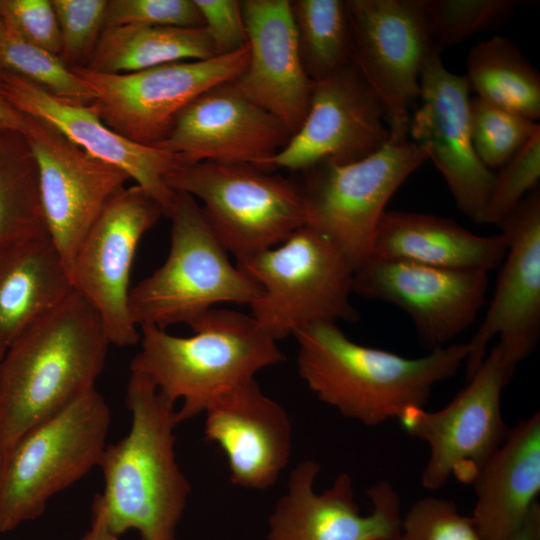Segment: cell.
<instances>
[{
    "mask_svg": "<svg viewBox=\"0 0 540 540\" xmlns=\"http://www.w3.org/2000/svg\"><path fill=\"white\" fill-rule=\"evenodd\" d=\"M110 340L73 291L22 332L0 360V461L35 425L95 388Z\"/></svg>",
    "mask_w": 540,
    "mask_h": 540,
    "instance_id": "6da1fadb",
    "label": "cell"
},
{
    "mask_svg": "<svg viewBox=\"0 0 540 540\" xmlns=\"http://www.w3.org/2000/svg\"><path fill=\"white\" fill-rule=\"evenodd\" d=\"M294 337L298 372L309 389L366 426L424 408L432 388L453 377L468 355L467 343H452L408 358L358 344L331 322L310 325Z\"/></svg>",
    "mask_w": 540,
    "mask_h": 540,
    "instance_id": "7a4b0ae2",
    "label": "cell"
},
{
    "mask_svg": "<svg viewBox=\"0 0 540 540\" xmlns=\"http://www.w3.org/2000/svg\"><path fill=\"white\" fill-rule=\"evenodd\" d=\"M125 401L131 426L102 454L104 490L94 501L119 537L134 529L142 540H177L190 484L176 458L175 404L138 373H131Z\"/></svg>",
    "mask_w": 540,
    "mask_h": 540,
    "instance_id": "3957f363",
    "label": "cell"
},
{
    "mask_svg": "<svg viewBox=\"0 0 540 540\" xmlns=\"http://www.w3.org/2000/svg\"><path fill=\"white\" fill-rule=\"evenodd\" d=\"M189 327L193 333L187 337L140 327L141 349L130 363L131 373L147 377L174 404L182 401L176 410L178 424L284 360L277 341L250 314L214 307Z\"/></svg>",
    "mask_w": 540,
    "mask_h": 540,
    "instance_id": "277c9868",
    "label": "cell"
},
{
    "mask_svg": "<svg viewBox=\"0 0 540 540\" xmlns=\"http://www.w3.org/2000/svg\"><path fill=\"white\" fill-rule=\"evenodd\" d=\"M166 216L168 256L130 290L129 311L137 327L189 326L217 304L250 306L259 297L261 288L231 263L192 196L175 191Z\"/></svg>",
    "mask_w": 540,
    "mask_h": 540,
    "instance_id": "5b68a950",
    "label": "cell"
},
{
    "mask_svg": "<svg viewBox=\"0 0 540 540\" xmlns=\"http://www.w3.org/2000/svg\"><path fill=\"white\" fill-rule=\"evenodd\" d=\"M110 408L93 388L27 431L0 469V532L37 519L48 501L98 467Z\"/></svg>",
    "mask_w": 540,
    "mask_h": 540,
    "instance_id": "8992f818",
    "label": "cell"
},
{
    "mask_svg": "<svg viewBox=\"0 0 540 540\" xmlns=\"http://www.w3.org/2000/svg\"><path fill=\"white\" fill-rule=\"evenodd\" d=\"M236 265L261 288L250 315L277 342L316 323L358 318L350 302L353 265L307 225Z\"/></svg>",
    "mask_w": 540,
    "mask_h": 540,
    "instance_id": "52a82bcc",
    "label": "cell"
},
{
    "mask_svg": "<svg viewBox=\"0 0 540 540\" xmlns=\"http://www.w3.org/2000/svg\"><path fill=\"white\" fill-rule=\"evenodd\" d=\"M164 181L200 202L211 230L236 261L280 244L307 223L301 187L251 165H179Z\"/></svg>",
    "mask_w": 540,
    "mask_h": 540,
    "instance_id": "ba28073f",
    "label": "cell"
},
{
    "mask_svg": "<svg viewBox=\"0 0 540 540\" xmlns=\"http://www.w3.org/2000/svg\"><path fill=\"white\" fill-rule=\"evenodd\" d=\"M417 143L391 136L378 151L349 163L321 162L301 187L306 225L331 240L356 270L369 257L377 225L401 184L425 161Z\"/></svg>",
    "mask_w": 540,
    "mask_h": 540,
    "instance_id": "9c48e42d",
    "label": "cell"
},
{
    "mask_svg": "<svg viewBox=\"0 0 540 540\" xmlns=\"http://www.w3.org/2000/svg\"><path fill=\"white\" fill-rule=\"evenodd\" d=\"M248 59L247 44L227 55L130 73H104L87 66L70 69L95 93L92 105L109 128L135 143L155 146L185 106L206 90L235 80Z\"/></svg>",
    "mask_w": 540,
    "mask_h": 540,
    "instance_id": "30bf717a",
    "label": "cell"
},
{
    "mask_svg": "<svg viewBox=\"0 0 540 540\" xmlns=\"http://www.w3.org/2000/svg\"><path fill=\"white\" fill-rule=\"evenodd\" d=\"M514 370L494 345L466 387L446 406L431 412L412 409L399 419L408 434L429 447L421 476L424 488L438 490L451 476L474 482L509 432L501 395Z\"/></svg>",
    "mask_w": 540,
    "mask_h": 540,
    "instance_id": "8fae6325",
    "label": "cell"
},
{
    "mask_svg": "<svg viewBox=\"0 0 540 540\" xmlns=\"http://www.w3.org/2000/svg\"><path fill=\"white\" fill-rule=\"evenodd\" d=\"M164 215L160 203L138 185L107 203L81 243L70 268L73 290L100 316L111 345L140 341L129 311L130 275L138 244Z\"/></svg>",
    "mask_w": 540,
    "mask_h": 540,
    "instance_id": "7c38bea8",
    "label": "cell"
},
{
    "mask_svg": "<svg viewBox=\"0 0 540 540\" xmlns=\"http://www.w3.org/2000/svg\"><path fill=\"white\" fill-rule=\"evenodd\" d=\"M351 62L379 99L391 136H408L409 109L433 48L421 0H346Z\"/></svg>",
    "mask_w": 540,
    "mask_h": 540,
    "instance_id": "4fadbf2b",
    "label": "cell"
},
{
    "mask_svg": "<svg viewBox=\"0 0 540 540\" xmlns=\"http://www.w3.org/2000/svg\"><path fill=\"white\" fill-rule=\"evenodd\" d=\"M23 133L35 157L47 232L70 274L74 257L107 203L130 179L43 120L24 115Z\"/></svg>",
    "mask_w": 540,
    "mask_h": 540,
    "instance_id": "5bb4252c",
    "label": "cell"
},
{
    "mask_svg": "<svg viewBox=\"0 0 540 540\" xmlns=\"http://www.w3.org/2000/svg\"><path fill=\"white\" fill-rule=\"evenodd\" d=\"M507 252L488 310L468 344L469 379L496 346L516 367L534 351L540 336V190L528 193L499 225Z\"/></svg>",
    "mask_w": 540,
    "mask_h": 540,
    "instance_id": "9a60e30c",
    "label": "cell"
},
{
    "mask_svg": "<svg viewBox=\"0 0 540 540\" xmlns=\"http://www.w3.org/2000/svg\"><path fill=\"white\" fill-rule=\"evenodd\" d=\"M470 91L466 76L449 71L432 48L421 70V103L410 116L408 134L443 176L462 213L481 223L495 173L472 144Z\"/></svg>",
    "mask_w": 540,
    "mask_h": 540,
    "instance_id": "2e32d148",
    "label": "cell"
},
{
    "mask_svg": "<svg viewBox=\"0 0 540 540\" xmlns=\"http://www.w3.org/2000/svg\"><path fill=\"white\" fill-rule=\"evenodd\" d=\"M291 136L280 119L228 81L185 106L166 138L154 147L173 153L180 165L210 161L269 170Z\"/></svg>",
    "mask_w": 540,
    "mask_h": 540,
    "instance_id": "e0dca14e",
    "label": "cell"
},
{
    "mask_svg": "<svg viewBox=\"0 0 540 540\" xmlns=\"http://www.w3.org/2000/svg\"><path fill=\"white\" fill-rule=\"evenodd\" d=\"M487 286L486 273L381 259L366 260L352 280L353 293L405 311L432 349L448 345L474 323Z\"/></svg>",
    "mask_w": 540,
    "mask_h": 540,
    "instance_id": "ac0fdd59",
    "label": "cell"
},
{
    "mask_svg": "<svg viewBox=\"0 0 540 540\" xmlns=\"http://www.w3.org/2000/svg\"><path fill=\"white\" fill-rule=\"evenodd\" d=\"M390 138L379 99L351 63L313 82L307 114L272 167L306 171L325 161L349 163L378 151Z\"/></svg>",
    "mask_w": 540,
    "mask_h": 540,
    "instance_id": "d6986e66",
    "label": "cell"
},
{
    "mask_svg": "<svg viewBox=\"0 0 540 540\" xmlns=\"http://www.w3.org/2000/svg\"><path fill=\"white\" fill-rule=\"evenodd\" d=\"M320 469L308 459L292 470L269 517L267 540H398L400 496L389 482L379 481L367 490L372 510L362 515L347 473L323 492L315 491Z\"/></svg>",
    "mask_w": 540,
    "mask_h": 540,
    "instance_id": "ffe728a7",
    "label": "cell"
},
{
    "mask_svg": "<svg viewBox=\"0 0 540 540\" xmlns=\"http://www.w3.org/2000/svg\"><path fill=\"white\" fill-rule=\"evenodd\" d=\"M0 88L23 115L45 121L90 156L123 170L160 203L167 215L175 191L164 178L180 165L173 153L123 137L101 120L92 104L58 98L15 73L0 69Z\"/></svg>",
    "mask_w": 540,
    "mask_h": 540,
    "instance_id": "44dd1931",
    "label": "cell"
},
{
    "mask_svg": "<svg viewBox=\"0 0 540 540\" xmlns=\"http://www.w3.org/2000/svg\"><path fill=\"white\" fill-rule=\"evenodd\" d=\"M204 414L205 438L224 452L231 482L252 490L273 486L291 453L285 408L252 379L214 399Z\"/></svg>",
    "mask_w": 540,
    "mask_h": 540,
    "instance_id": "7402d4cb",
    "label": "cell"
},
{
    "mask_svg": "<svg viewBox=\"0 0 540 540\" xmlns=\"http://www.w3.org/2000/svg\"><path fill=\"white\" fill-rule=\"evenodd\" d=\"M248 64L233 80L251 101L280 119L293 135L310 104L313 82L300 57L289 0L240 1Z\"/></svg>",
    "mask_w": 540,
    "mask_h": 540,
    "instance_id": "603a6c76",
    "label": "cell"
},
{
    "mask_svg": "<svg viewBox=\"0 0 540 540\" xmlns=\"http://www.w3.org/2000/svg\"><path fill=\"white\" fill-rule=\"evenodd\" d=\"M506 252L507 241L502 232L481 236L452 219L393 210L382 215L368 259L487 274L503 262Z\"/></svg>",
    "mask_w": 540,
    "mask_h": 540,
    "instance_id": "cb8c5ba5",
    "label": "cell"
},
{
    "mask_svg": "<svg viewBox=\"0 0 540 540\" xmlns=\"http://www.w3.org/2000/svg\"><path fill=\"white\" fill-rule=\"evenodd\" d=\"M471 515L483 540H511L540 492V413L509 432L473 482Z\"/></svg>",
    "mask_w": 540,
    "mask_h": 540,
    "instance_id": "d4e9b609",
    "label": "cell"
},
{
    "mask_svg": "<svg viewBox=\"0 0 540 540\" xmlns=\"http://www.w3.org/2000/svg\"><path fill=\"white\" fill-rule=\"evenodd\" d=\"M68 269L48 233L0 247V360L28 327L72 292Z\"/></svg>",
    "mask_w": 540,
    "mask_h": 540,
    "instance_id": "484cf974",
    "label": "cell"
},
{
    "mask_svg": "<svg viewBox=\"0 0 540 540\" xmlns=\"http://www.w3.org/2000/svg\"><path fill=\"white\" fill-rule=\"evenodd\" d=\"M215 56L204 27L121 25L104 28L87 67L104 73H130Z\"/></svg>",
    "mask_w": 540,
    "mask_h": 540,
    "instance_id": "4316f807",
    "label": "cell"
},
{
    "mask_svg": "<svg viewBox=\"0 0 540 540\" xmlns=\"http://www.w3.org/2000/svg\"><path fill=\"white\" fill-rule=\"evenodd\" d=\"M470 89L480 99L536 121L540 117V74L509 38L494 35L467 55Z\"/></svg>",
    "mask_w": 540,
    "mask_h": 540,
    "instance_id": "83f0119b",
    "label": "cell"
},
{
    "mask_svg": "<svg viewBox=\"0 0 540 540\" xmlns=\"http://www.w3.org/2000/svg\"><path fill=\"white\" fill-rule=\"evenodd\" d=\"M41 233L48 232L35 157L23 132L0 128V247Z\"/></svg>",
    "mask_w": 540,
    "mask_h": 540,
    "instance_id": "f1b7e54d",
    "label": "cell"
},
{
    "mask_svg": "<svg viewBox=\"0 0 540 540\" xmlns=\"http://www.w3.org/2000/svg\"><path fill=\"white\" fill-rule=\"evenodd\" d=\"M298 47L312 82L341 71L351 62V37L346 1H291Z\"/></svg>",
    "mask_w": 540,
    "mask_h": 540,
    "instance_id": "f546056e",
    "label": "cell"
},
{
    "mask_svg": "<svg viewBox=\"0 0 540 540\" xmlns=\"http://www.w3.org/2000/svg\"><path fill=\"white\" fill-rule=\"evenodd\" d=\"M518 3L513 0H421L431 45L439 53L474 34L505 26Z\"/></svg>",
    "mask_w": 540,
    "mask_h": 540,
    "instance_id": "4dcf8cb0",
    "label": "cell"
},
{
    "mask_svg": "<svg viewBox=\"0 0 540 540\" xmlns=\"http://www.w3.org/2000/svg\"><path fill=\"white\" fill-rule=\"evenodd\" d=\"M6 28L7 37L0 47V69L15 73L70 102L89 105L96 100L95 93L58 55L31 44Z\"/></svg>",
    "mask_w": 540,
    "mask_h": 540,
    "instance_id": "1f68e13d",
    "label": "cell"
},
{
    "mask_svg": "<svg viewBox=\"0 0 540 540\" xmlns=\"http://www.w3.org/2000/svg\"><path fill=\"white\" fill-rule=\"evenodd\" d=\"M472 144L488 168H501L537 131L536 121L516 115L477 96L470 98Z\"/></svg>",
    "mask_w": 540,
    "mask_h": 540,
    "instance_id": "d6a6232c",
    "label": "cell"
},
{
    "mask_svg": "<svg viewBox=\"0 0 540 540\" xmlns=\"http://www.w3.org/2000/svg\"><path fill=\"white\" fill-rule=\"evenodd\" d=\"M540 177V130L494 176L481 223L500 225L536 188Z\"/></svg>",
    "mask_w": 540,
    "mask_h": 540,
    "instance_id": "836d02e7",
    "label": "cell"
},
{
    "mask_svg": "<svg viewBox=\"0 0 540 540\" xmlns=\"http://www.w3.org/2000/svg\"><path fill=\"white\" fill-rule=\"evenodd\" d=\"M56 13L61 51L68 67L87 66L105 28L107 0H51Z\"/></svg>",
    "mask_w": 540,
    "mask_h": 540,
    "instance_id": "e575fe53",
    "label": "cell"
},
{
    "mask_svg": "<svg viewBox=\"0 0 540 540\" xmlns=\"http://www.w3.org/2000/svg\"><path fill=\"white\" fill-rule=\"evenodd\" d=\"M398 540H483L471 516L454 501L424 497L402 516Z\"/></svg>",
    "mask_w": 540,
    "mask_h": 540,
    "instance_id": "d590c367",
    "label": "cell"
},
{
    "mask_svg": "<svg viewBox=\"0 0 540 540\" xmlns=\"http://www.w3.org/2000/svg\"><path fill=\"white\" fill-rule=\"evenodd\" d=\"M121 25L203 27L194 0H108L105 28Z\"/></svg>",
    "mask_w": 540,
    "mask_h": 540,
    "instance_id": "8d00e7d4",
    "label": "cell"
},
{
    "mask_svg": "<svg viewBox=\"0 0 540 540\" xmlns=\"http://www.w3.org/2000/svg\"><path fill=\"white\" fill-rule=\"evenodd\" d=\"M0 17L26 41L59 56L60 30L51 0H0Z\"/></svg>",
    "mask_w": 540,
    "mask_h": 540,
    "instance_id": "74e56055",
    "label": "cell"
},
{
    "mask_svg": "<svg viewBox=\"0 0 540 540\" xmlns=\"http://www.w3.org/2000/svg\"><path fill=\"white\" fill-rule=\"evenodd\" d=\"M216 56L234 53L247 45L241 3L237 0H194Z\"/></svg>",
    "mask_w": 540,
    "mask_h": 540,
    "instance_id": "f35d334b",
    "label": "cell"
},
{
    "mask_svg": "<svg viewBox=\"0 0 540 540\" xmlns=\"http://www.w3.org/2000/svg\"><path fill=\"white\" fill-rule=\"evenodd\" d=\"M92 511L91 527L80 540H118L119 536L111 530L103 509L95 501H93Z\"/></svg>",
    "mask_w": 540,
    "mask_h": 540,
    "instance_id": "ab89813d",
    "label": "cell"
},
{
    "mask_svg": "<svg viewBox=\"0 0 540 540\" xmlns=\"http://www.w3.org/2000/svg\"><path fill=\"white\" fill-rule=\"evenodd\" d=\"M511 540H540V505L537 502Z\"/></svg>",
    "mask_w": 540,
    "mask_h": 540,
    "instance_id": "60d3db41",
    "label": "cell"
},
{
    "mask_svg": "<svg viewBox=\"0 0 540 540\" xmlns=\"http://www.w3.org/2000/svg\"><path fill=\"white\" fill-rule=\"evenodd\" d=\"M0 128L23 132L24 115L17 111L4 97L0 88Z\"/></svg>",
    "mask_w": 540,
    "mask_h": 540,
    "instance_id": "b9f144b4",
    "label": "cell"
},
{
    "mask_svg": "<svg viewBox=\"0 0 540 540\" xmlns=\"http://www.w3.org/2000/svg\"><path fill=\"white\" fill-rule=\"evenodd\" d=\"M6 37H7V28H6V25H5L4 21L0 17V47L2 46V44L5 41Z\"/></svg>",
    "mask_w": 540,
    "mask_h": 540,
    "instance_id": "7bdbcfd3",
    "label": "cell"
},
{
    "mask_svg": "<svg viewBox=\"0 0 540 540\" xmlns=\"http://www.w3.org/2000/svg\"><path fill=\"white\" fill-rule=\"evenodd\" d=\"M0 469H1V461H0Z\"/></svg>",
    "mask_w": 540,
    "mask_h": 540,
    "instance_id": "ee69618b",
    "label": "cell"
}]
</instances>
